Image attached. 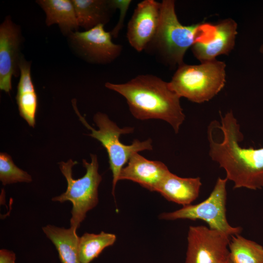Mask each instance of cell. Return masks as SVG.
Segmentation results:
<instances>
[{"label": "cell", "instance_id": "cell-1", "mask_svg": "<svg viewBox=\"0 0 263 263\" xmlns=\"http://www.w3.org/2000/svg\"><path fill=\"white\" fill-rule=\"evenodd\" d=\"M220 117V122L213 120L207 128L209 156L225 170L234 188H263V147H243L244 136L233 112Z\"/></svg>", "mask_w": 263, "mask_h": 263}, {"label": "cell", "instance_id": "cell-2", "mask_svg": "<svg viewBox=\"0 0 263 263\" xmlns=\"http://www.w3.org/2000/svg\"><path fill=\"white\" fill-rule=\"evenodd\" d=\"M105 87L123 96L132 115L139 120L157 119L168 123L178 133L185 120L180 97L169 82L150 74L140 75L124 83L107 82Z\"/></svg>", "mask_w": 263, "mask_h": 263}, {"label": "cell", "instance_id": "cell-3", "mask_svg": "<svg viewBox=\"0 0 263 263\" xmlns=\"http://www.w3.org/2000/svg\"><path fill=\"white\" fill-rule=\"evenodd\" d=\"M175 1L161 2L159 25L146 51L155 56L160 62L171 67L184 64L187 51L197 42L209 40L214 35L215 25L199 23L186 26L179 21Z\"/></svg>", "mask_w": 263, "mask_h": 263}, {"label": "cell", "instance_id": "cell-4", "mask_svg": "<svg viewBox=\"0 0 263 263\" xmlns=\"http://www.w3.org/2000/svg\"><path fill=\"white\" fill-rule=\"evenodd\" d=\"M226 64L217 59L198 65L183 64L172 76L169 85L180 98L196 103L208 101L224 87Z\"/></svg>", "mask_w": 263, "mask_h": 263}, {"label": "cell", "instance_id": "cell-5", "mask_svg": "<svg viewBox=\"0 0 263 263\" xmlns=\"http://www.w3.org/2000/svg\"><path fill=\"white\" fill-rule=\"evenodd\" d=\"M91 161L82 160L86 169L84 175L77 179L73 177L72 169L77 162L71 159L67 162H59V169L65 177L67 187L66 191L57 196L52 198L54 202L63 203L70 201L72 204L70 227L77 229L85 219L87 213L94 208L98 202V188L102 180L98 173L97 156L91 154Z\"/></svg>", "mask_w": 263, "mask_h": 263}, {"label": "cell", "instance_id": "cell-6", "mask_svg": "<svg viewBox=\"0 0 263 263\" xmlns=\"http://www.w3.org/2000/svg\"><path fill=\"white\" fill-rule=\"evenodd\" d=\"M75 103L76 100H73V106L79 120L91 131L92 132L89 135L100 142L107 151L110 169L113 175L112 194L114 195L120 173L124 165L134 153L152 150V140L150 138L143 141L134 139L131 145H125L120 141V136L123 134L133 132V128L126 127L120 128L110 120L107 115L98 112L94 116V121L98 128V130H95L79 113Z\"/></svg>", "mask_w": 263, "mask_h": 263}, {"label": "cell", "instance_id": "cell-7", "mask_svg": "<svg viewBox=\"0 0 263 263\" xmlns=\"http://www.w3.org/2000/svg\"><path fill=\"white\" fill-rule=\"evenodd\" d=\"M227 178L219 177L208 197L195 205L184 206L170 212L160 214V219L201 220L207 223L210 228L223 232L230 237L239 234L242 228L231 226L226 215Z\"/></svg>", "mask_w": 263, "mask_h": 263}, {"label": "cell", "instance_id": "cell-8", "mask_svg": "<svg viewBox=\"0 0 263 263\" xmlns=\"http://www.w3.org/2000/svg\"><path fill=\"white\" fill-rule=\"evenodd\" d=\"M229 237L204 225L190 226L185 263H219L228 259Z\"/></svg>", "mask_w": 263, "mask_h": 263}, {"label": "cell", "instance_id": "cell-9", "mask_svg": "<svg viewBox=\"0 0 263 263\" xmlns=\"http://www.w3.org/2000/svg\"><path fill=\"white\" fill-rule=\"evenodd\" d=\"M103 24L83 32L71 33L70 39L80 54L88 61L108 64L121 55L122 45L113 43L111 32H106Z\"/></svg>", "mask_w": 263, "mask_h": 263}, {"label": "cell", "instance_id": "cell-10", "mask_svg": "<svg viewBox=\"0 0 263 263\" xmlns=\"http://www.w3.org/2000/svg\"><path fill=\"white\" fill-rule=\"evenodd\" d=\"M161 2L144 0L138 3L129 20L127 38L130 45L138 52L145 50L158 29Z\"/></svg>", "mask_w": 263, "mask_h": 263}, {"label": "cell", "instance_id": "cell-11", "mask_svg": "<svg viewBox=\"0 0 263 263\" xmlns=\"http://www.w3.org/2000/svg\"><path fill=\"white\" fill-rule=\"evenodd\" d=\"M21 36L19 29L6 17L0 26V89L9 93L12 77L19 73Z\"/></svg>", "mask_w": 263, "mask_h": 263}, {"label": "cell", "instance_id": "cell-12", "mask_svg": "<svg viewBox=\"0 0 263 263\" xmlns=\"http://www.w3.org/2000/svg\"><path fill=\"white\" fill-rule=\"evenodd\" d=\"M215 27L211 38L195 43L191 47L192 54L200 63L215 59L221 55H228L234 49L238 33L236 22L227 18L219 21Z\"/></svg>", "mask_w": 263, "mask_h": 263}, {"label": "cell", "instance_id": "cell-13", "mask_svg": "<svg viewBox=\"0 0 263 263\" xmlns=\"http://www.w3.org/2000/svg\"><path fill=\"white\" fill-rule=\"evenodd\" d=\"M169 171L163 162L149 160L136 152L132 155L127 165L122 169L119 180H130L150 191H156Z\"/></svg>", "mask_w": 263, "mask_h": 263}, {"label": "cell", "instance_id": "cell-14", "mask_svg": "<svg viewBox=\"0 0 263 263\" xmlns=\"http://www.w3.org/2000/svg\"><path fill=\"white\" fill-rule=\"evenodd\" d=\"M202 183L200 177L184 178L170 171L156 189L167 200L186 206L191 205L199 196Z\"/></svg>", "mask_w": 263, "mask_h": 263}, {"label": "cell", "instance_id": "cell-15", "mask_svg": "<svg viewBox=\"0 0 263 263\" xmlns=\"http://www.w3.org/2000/svg\"><path fill=\"white\" fill-rule=\"evenodd\" d=\"M20 77L17 87L16 100L20 115L34 128L38 109V96L31 75V63L21 56L19 65Z\"/></svg>", "mask_w": 263, "mask_h": 263}, {"label": "cell", "instance_id": "cell-16", "mask_svg": "<svg viewBox=\"0 0 263 263\" xmlns=\"http://www.w3.org/2000/svg\"><path fill=\"white\" fill-rule=\"evenodd\" d=\"M79 26L90 30L105 25L117 9L113 0H72Z\"/></svg>", "mask_w": 263, "mask_h": 263}, {"label": "cell", "instance_id": "cell-17", "mask_svg": "<svg viewBox=\"0 0 263 263\" xmlns=\"http://www.w3.org/2000/svg\"><path fill=\"white\" fill-rule=\"evenodd\" d=\"M37 2L46 14L47 26L57 24L63 32L69 34L77 31L79 26L72 0H39Z\"/></svg>", "mask_w": 263, "mask_h": 263}, {"label": "cell", "instance_id": "cell-18", "mask_svg": "<svg viewBox=\"0 0 263 263\" xmlns=\"http://www.w3.org/2000/svg\"><path fill=\"white\" fill-rule=\"evenodd\" d=\"M42 229L55 246L61 263H81L78 254L79 237L76 230L71 227L65 228L51 225Z\"/></svg>", "mask_w": 263, "mask_h": 263}, {"label": "cell", "instance_id": "cell-19", "mask_svg": "<svg viewBox=\"0 0 263 263\" xmlns=\"http://www.w3.org/2000/svg\"><path fill=\"white\" fill-rule=\"evenodd\" d=\"M228 245L232 263H263V246L240 234L231 236Z\"/></svg>", "mask_w": 263, "mask_h": 263}, {"label": "cell", "instance_id": "cell-20", "mask_svg": "<svg viewBox=\"0 0 263 263\" xmlns=\"http://www.w3.org/2000/svg\"><path fill=\"white\" fill-rule=\"evenodd\" d=\"M116 235L101 231L98 234L85 233L79 239L78 254L81 263H90L106 247L115 243Z\"/></svg>", "mask_w": 263, "mask_h": 263}, {"label": "cell", "instance_id": "cell-21", "mask_svg": "<svg viewBox=\"0 0 263 263\" xmlns=\"http://www.w3.org/2000/svg\"><path fill=\"white\" fill-rule=\"evenodd\" d=\"M0 180L3 186L18 182L29 183L31 176L26 171L18 168L13 162L10 155L6 153H0Z\"/></svg>", "mask_w": 263, "mask_h": 263}, {"label": "cell", "instance_id": "cell-22", "mask_svg": "<svg viewBox=\"0 0 263 263\" xmlns=\"http://www.w3.org/2000/svg\"><path fill=\"white\" fill-rule=\"evenodd\" d=\"M115 6L120 11V16L116 26L111 32L112 37H117L124 22L126 13L132 1L130 0H113Z\"/></svg>", "mask_w": 263, "mask_h": 263}, {"label": "cell", "instance_id": "cell-23", "mask_svg": "<svg viewBox=\"0 0 263 263\" xmlns=\"http://www.w3.org/2000/svg\"><path fill=\"white\" fill-rule=\"evenodd\" d=\"M14 252L6 249L0 250V263H16Z\"/></svg>", "mask_w": 263, "mask_h": 263}, {"label": "cell", "instance_id": "cell-24", "mask_svg": "<svg viewBox=\"0 0 263 263\" xmlns=\"http://www.w3.org/2000/svg\"><path fill=\"white\" fill-rule=\"evenodd\" d=\"M219 263H232V262H231V261L230 260V258H229H229L221 262H220Z\"/></svg>", "mask_w": 263, "mask_h": 263}, {"label": "cell", "instance_id": "cell-25", "mask_svg": "<svg viewBox=\"0 0 263 263\" xmlns=\"http://www.w3.org/2000/svg\"><path fill=\"white\" fill-rule=\"evenodd\" d=\"M260 52L261 54H263V44L261 45L260 47Z\"/></svg>", "mask_w": 263, "mask_h": 263}]
</instances>
